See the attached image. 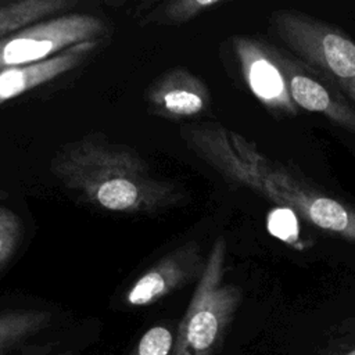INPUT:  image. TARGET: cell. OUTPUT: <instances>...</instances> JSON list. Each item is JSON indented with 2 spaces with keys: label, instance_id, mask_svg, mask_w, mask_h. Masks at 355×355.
I'll use <instances>...</instances> for the list:
<instances>
[{
  "label": "cell",
  "instance_id": "1",
  "mask_svg": "<svg viewBox=\"0 0 355 355\" xmlns=\"http://www.w3.org/2000/svg\"><path fill=\"white\" fill-rule=\"evenodd\" d=\"M187 146L225 179L251 189L309 225L355 244V208L327 196L261 153L254 141L219 125L187 126Z\"/></svg>",
  "mask_w": 355,
  "mask_h": 355
},
{
  "label": "cell",
  "instance_id": "2",
  "mask_svg": "<svg viewBox=\"0 0 355 355\" xmlns=\"http://www.w3.org/2000/svg\"><path fill=\"white\" fill-rule=\"evenodd\" d=\"M50 169L65 187L111 212L151 214L180 198L178 187L157 176L137 153L94 136L65 144Z\"/></svg>",
  "mask_w": 355,
  "mask_h": 355
},
{
  "label": "cell",
  "instance_id": "3",
  "mask_svg": "<svg viewBox=\"0 0 355 355\" xmlns=\"http://www.w3.org/2000/svg\"><path fill=\"white\" fill-rule=\"evenodd\" d=\"M227 244L214 241L189 306L178 324L171 355H215L243 300V290L225 283Z\"/></svg>",
  "mask_w": 355,
  "mask_h": 355
},
{
  "label": "cell",
  "instance_id": "4",
  "mask_svg": "<svg viewBox=\"0 0 355 355\" xmlns=\"http://www.w3.org/2000/svg\"><path fill=\"white\" fill-rule=\"evenodd\" d=\"M276 36L355 103V42L329 24L291 10L272 15Z\"/></svg>",
  "mask_w": 355,
  "mask_h": 355
},
{
  "label": "cell",
  "instance_id": "5",
  "mask_svg": "<svg viewBox=\"0 0 355 355\" xmlns=\"http://www.w3.org/2000/svg\"><path fill=\"white\" fill-rule=\"evenodd\" d=\"M107 24L98 17L69 12L25 26L0 40V71L47 60L87 40H100Z\"/></svg>",
  "mask_w": 355,
  "mask_h": 355
},
{
  "label": "cell",
  "instance_id": "6",
  "mask_svg": "<svg viewBox=\"0 0 355 355\" xmlns=\"http://www.w3.org/2000/svg\"><path fill=\"white\" fill-rule=\"evenodd\" d=\"M233 49L243 80L254 97L269 111L295 116L297 105L288 92L286 75L277 61L276 47L251 36H236Z\"/></svg>",
  "mask_w": 355,
  "mask_h": 355
},
{
  "label": "cell",
  "instance_id": "7",
  "mask_svg": "<svg viewBox=\"0 0 355 355\" xmlns=\"http://www.w3.org/2000/svg\"><path fill=\"white\" fill-rule=\"evenodd\" d=\"M276 57L286 75L290 97L298 110L322 114L333 123L355 133V110L329 79L277 47Z\"/></svg>",
  "mask_w": 355,
  "mask_h": 355
},
{
  "label": "cell",
  "instance_id": "8",
  "mask_svg": "<svg viewBox=\"0 0 355 355\" xmlns=\"http://www.w3.org/2000/svg\"><path fill=\"white\" fill-rule=\"evenodd\" d=\"M204 265L205 259L198 243L187 241L143 272L126 291L125 302L129 306L155 304L193 280H198Z\"/></svg>",
  "mask_w": 355,
  "mask_h": 355
},
{
  "label": "cell",
  "instance_id": "9",
  "mask_svg": "<svg viewBox=\"0 0 355 355\" xmlns=\"http://www.w3.org/2000/svg\"><path fill=\"white\" fill-rule=\"evenodd\" d=\"M153 112L166 118H190L205 111L211 103L207 85L186 68H171L158 76L147 90Z\"/></svg>",
  "mask_w": 355,
  "mask_h": 355
},
{
  "label": "cell",
  "instance_id": "10",
  "mask_svg": "<svg viewBox=\"0 0 355 355\" xmlns=\"http://www.w3.org/2000/svg\"><path fill=\"white\" fill-rule=\"evenodd\" d=\"M54 326V313L40 308L0 311V355H51L58 340L46 334Z\"/></svg>",
  "mask_w": 355,
  "mask_h": 355
},
{
  "label": "cell",
  "instance_id": "11",
  "mask_svg": "<svg viewBox=\"0 0 355 355\" xmlns=\"http://www.w3.org/2000/svg\"><path fill=\"white\" fill-rule=\"evenodd\" d=\"M100 42L101 40L80 42L47 60L1 69L0 104L19 97L24 93L78 68L97 49Z\"/></svg>",
  "mask_w": 355,
  "mask_h": 355
},
{
  "label": "cell",
  "instance_id": "12",
  "mask_svg": "<svg viewBox=\"0 0 355 355\" xmlns=\"http://www.w3.org/2000/svg\"><path fill=\"white\" fill-rule=\"evenodd\" d=\"M75 6V0H21L0 3V40L51 15L67 12Z\"/></svg>",
  "mask_w": 355,
  "mask_h": 355
},
{
  "label": "cell",
  "instance_id": "13",
  "mask_svg": "<svg viewBox=\"0 0 355 355\" xmlns=\"http://www.w3.org/2000/svg\"><path fill=\"white\" fill-rule=\"evenodd\" d=\"M223 0H176L169 1L153 17L168 24H184L209 8L223 4Z\"/></svg>",
  "mask_w": 355,
  "mask_h": 355
},
{
  "label": "cell",
  "instance_id": "14",
  "mask_svg": "<svg viewBox=\"0 0 355 355\" xmlns=\"http://www.w3.org/2000/svg\"><path fill=\"white\" fill-rule=\"evenodd\" d=\"M22 237L19 216L7 207H0V270L11 261Z\"/></svg>",
  "mask_w": 355,
  "mask_h": 355
},
{
  "label": "cell",
  "instance_id": "15",
  "mask_svg": "<svg viewBox=\"0 0 355 355\" xmlns=\"http://www.w3.org/2000/svg\"><path fill=\"white\" fill-rule=\"evenodd\" d=\"M175 334L164 324L150 327L129 355H171Z\"/></svg>",
  "mask_w": 355,
  "mask_h": 355
},
{
  "label": "cell",
  "instance_id": "16",
  "mask_svg": "<svg viewBox=\"0 0 355 355\" xmlns=\"http://www.w3.org/2000/svg\"><path fill=\"white\" fill-rule=\"evenodd\" d=\"M268 229L277 239L294 245L298 243V219L295 212L279 207L268 216Z\"/></svg>",
  "mask_w": 355,
  "mask_h": 355
},
{
  "label": "cell",
  "instance_id": "17",
  "mask_svg": "<svg viewBox=\"0 0 355 355\" xmlns=\"http://www.w3.org/2000/svg\"><path fill=\"white\" fill-rule=\"evenodd\" d=\"M51 355H80V354L76 351H72V349H65V351H57Z\"/></svg>",
  "mask_w": 355,
  "mask_h": 355
},
{
  "label": "cell",
  "instance_id": "18",
  "mask_svg": "<svg viewBox=\"0 0 355 355\" xmlns=\"http://www.w3.org/2000/svg\"><path fill=\"white\" fill-rule=\"evenodd\" d=\"M7 197V193L6 191H3L1 189H0V200H4Z\"/></svg>",
  "mask_w": 355,
  "mask_h": 355
},
{
  "label": "cell",
  "instance_id": "19",
  "mask_svg": "<svg viewBox=\"0 0 355 355\" xmlns=\"http://www.w3.org/2000/svg\"><path fill=\"white\" fill-rule=\"evenodd\" d=\"M343 355H355V348L351 349V351H348V352H345V354H343Z\"/></svg>",
  "mask_w": 355,
  "mask_h": 355
}]
</instances>
